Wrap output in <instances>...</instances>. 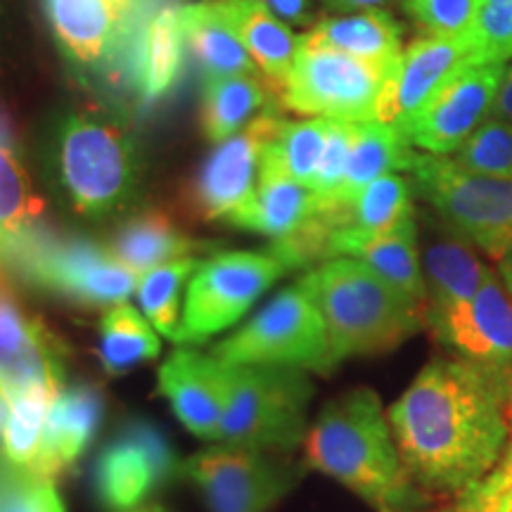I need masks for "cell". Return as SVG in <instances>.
I'll use <instances>...</instances> for the list:
<instances>
[{"label": "cell", "mask_w": 512, "mask_h": 512, "mask_svg": "<svg viewBox=\"0 0 512 512\" xmlns=\"http://www.w3.org/2000/svg\"><path fill=\"white\" fill-rule=\"evenodd\" d=\"M510 375L463 358H432L387 408L411 477L432 496H465L503 458Z\"/></svg>", "instance_id": "6da1fadb"}, {"label": "cell", "mask_w": 512, "mask_h": 512, "mask_svg": "<svg viewBox=\"0 0 512 512\" xmlns=\"http://www.w3.org/2000/svg\"><path fill=\"white\" fill-rule=\"evenodd\" d=\"M304 463L347 486L375 512H456L415 482L377 392L356 387L320 408Z\"/></svg>", "instance_id": "7a4b0ae2"}, {"label": "cell", "mask_w": 512, "mask_h": 512, "mask_svg": "<svg viewBox=\"0 0 512 512\" xmlns=\"http://www.w3.org/2000/svg\"><path fill=\"white\" fill-rule=\"evenodd\" d=\"M299 283L323 313L330 368L354 356L392 351L425 328V306L351 256L313 266Z\"/></svg>", "instance_id": "3957f363"}, {"label": "cell", "mask_w": 512, "mask_h": 512, "mask_svg": "<svg viewBox=\"0 0 512 512\" xmlns=\"http://www.w3.org/2000/svg\"><path fill=\"white\" fill-rule=\"evenodd\" d=\"M46 157L55 188L83 219H112L136 202L143 176L138 147L126 126L105 112L57 117Z\"/></svg>", "instance_id": "277c9868"}, {"label": "cell", "mask_w": 512, "mask_h": 512, "mask_svg": "<svg viewBox=\"0 0 512 512\" xmlns=\"http://www.w3.org/2000/svg\"><path fill=\"white\" fill-rule=\"evenodd\" d=\"M0 271L86 309L124 304L140 283L138 273L107 247L83 235H60L43 223L0 247Z\"/></svg>", "instance_id": "5b68a950"}, {"label": "cell", "mask_w": 512, "mask_h": 512, "mask_svg": "<svg viewBox=\"0 0 512 512\" xmlns=\"http://www.w3.org/2000/svg\"><path fill=\"white\" fill-rule=\"evenodd\" d=\"M219 444L290 456L309 434L313 382L294 366H226Z\"/></svg>", "instance_id": "8992f818"}, {"label": "cell", "mask_w": 512, "mask_h": 512, "mask_svg": "<svg viewBox=\"0 0 512 512\" xmlns=\"http://www.w3.org/2000/svg\"><path fill=\"white\" fill-rule=\"evenodd\" d=\"M408 174L415 195L479 252L498 261L512 247V178L479 174L425 152H418Z\"/></svg>", "instance_id": "52a82bcc"}, {"label": "cell", "mask_w": 512, "mask_h": 512, "mask_svg": "<svg viewBox=\"0 0 512 512\" xmlns=\"http://www.w3.org/2000/svg\"><path fill=\"white\" fill-rule=\"evenodd\" d=\"M226 366H294L330 373V342L323 313L302 283L285 287L233 335L211 347Z\"/></svg>", "instance_id": "ba28073f"}, {"label": "cell", "mask_w": 512, "mask_h": 512, "mask_svg": "<svg viewBox=\"0 0 512 512\" xmlns=\"http://www.w3.org/2000/svg\"><path fill=\"white\" fill-rule=\"evenodd\" d=\"M278 453L209 446L181 463V477L197 486L209 512H268L290 494L304 470Z\"/></svg>", "instance_id": "9c48e42d"}, {"label": "cell", "mask_w": 512, "mask_h": 512, "mask_svg": "<svg viewBox=\"0 0 512 512\" xmlns=\"http://www.w3.org/2000/svg\"><path fill=\"white\" fill-rule=\"evenodd\" d=\"M283 275L285 266L268 252H219L200 261L185 297V347H200L238 323Z\"/></svg>", "instance_id": "30bf717a"}, {"label": "cell", "mask_w": 512, "mask_h": 512, "mask_svg": "<svg viewBox=\"0 0 512 512\" xmlns=\"http://www.w3.org/2000/svg\"><path fill=\"white\" fill-rule=\"evenodd\" d=\"M394 69L377 67L330 48L302 46L283 86L285 110L306 117L337 121H370L384 83Z\"/></svg>", "instance_id": "8fae6325"}, {"label": "cell", "mask_w": 512, "mask_h": 512, "mask_svg": "<svg viewBox=\"0 0 512 512\" xmlns=\"http://www.w3.org/2000/svg\"><path fill=\"white\" fill-rule=\"evenodd\" d=\"M181 477L174 446L157 422L128 418L93 465V496L105 512H128Z\"/></svg>", "instance_id": "7c38bea8"}, {"label": "cell", "mask_w": 512, "mask_h": 512, "mask_svg": "<svg viewBox=\"0 0 512 512\" xmlns=\"http://www.w3.org/2000/svg\"><path fill=\"white\" fill-rule=\"evenodd\" d=\"M280 110H268L249 121L245 131L221 140L204 159L190 185L192 211L202 221H226L233 226L249 209L261 174V155L278 133Z\"/></svg>", "instance_id": "4fadbf2b"}, {"label": "cell", "mask_w": 512, "mask_h": 512, "mask_svg": "<svg viewBox=\"0 0 512 512\" xmlns=\"http://www.w3.org/2000/svg\"><path fill=\"white\" fill-rule=\"evenodd\" d=\"M505 64L508 62H465L401 128L408 143L425 155H456L465 140L489 119V110L501 88Z\"/></svg>", "instance_id": "5bb4252c"}, {"label": "cell", "mask_w": 512, "mask_h": 512, "mask_svg": "<svg viewBox=\"0 0 512 512\" xmlns=\"http://www.w3.org/2000/svg\"><path fill=\"white\" fill-rule=\"evenodd\" d=\"M425 325L451 356L512 375V297L496 271L486 275L475 297L427 316Z\"/></svg>", "instance_id": "9a60e30c"}, {"label": "cell", "mask_w": 512, "mask_h": 512, "mask_svg": "<svg viewBox=\"0 0 512 512\" xmlns=\"http://www.w3.org/2000/svg\"><path fill=\"white\" fill-rule=\"evenodd\" d=\"M0 384L15 396L29 387L60 392L67 384V347L0 283Z\"/></svg>", "instance_id": "2e32d148"}, {"label": "cell", "mask_w": 512, "mask_h": 512, "mask_svg": "<svg viewBox=\"0 0 512 512\" xmlns=\"http://www.w3.org/2000/svg\"><path fill=\"white\" fill-rule=\"evenodd\" d=\"M470 55L472 48L467 38H415L403 50L394 72L384 83L375 107V119L401 131L444 86L448 76L470 62Z\"/></svg>", "instance_id": "e0dca14e"}, {"label": "cell", "mask_w": 512, "mask_h": 512, "mask_svg": "<svg viewBox=\"0 0 512 512\" xmlns=\"http://www.w3.org/2000/svg\"><path fill=\"white\" fill-rule=\"evenodd\" d=\"M159 392L197 439L219 441L228 401L226 363L211 354L181 347L159 366Z\"/></svg>", "instance_id": "ac0fdd59"}, {"label": "cell", "mask_w": 512, "mask_h": 512, "mask_svg": "<svg viewBox=\"0 0 512 512\" xmlns=\"http://www.w3.org/2000/svg\"><path fill=\"white\" fill-rule=\"evenodd\" d=\"M55 43L76 69H93L124 46L138 0H41Z\"/></svg>", "instance_id": "d6986e66"}, {"label": "cell", "mask_w": 512, "mask_h": 512, "mask_svg": "<svg viewBox=\"0 0 512 512\" xmlns=\"http://www.w3.org/2000/svg\"><path fill=\"white\" fill-rule=\"evenodd\" d=\"M105 392L88 380L67 382L50 406L41 453L29 475L57 482V477L86 456L105 420Z\"/></svg>", "instance_id": "ffe728a7"}, {"label": "cell", "mask_w": 512, "mask_h": 512, "mask_svg": "<svg viewBox=\"0 0 512 512\" xmlns=\"http://www.w3.org/2000/svg\"><path fill=\"white\" fill-rule=\"evenodd\" d=\"M335 256H351V259L363 261L396 290L425 306L427 285L425 273H422L415 216L389 233H361L354 228H337L328 247V259H335Z\"/></svg>", "instance_id": "44dd1931"}, {"label": "cell", "mask_w": 512, "mask_h": 512, "mask_svg": "<svg viewBox=\"0 0 512 512\" xmlns=\"http://www.w3.org/2000/svg\"><path fill=\"white\" fill-rule=\"evenodd\" d=\"M422 273H425L427 302L425 318L465 304L484 285L489 268L479 259L470 242L439 221V233L422 245Z\"/></svg>", "instance_id": "7402d4cb"}, {"label": "cell", "mask_w": 512, "mask_h": 512, "mask_svg": "<svg viewBox=\"0 0 512 512\" xmlns=\"http://www.w3.org/2000/svg\"><path fill=\"white\" fill-rule=\"evenodd\" d=\"M107 249L131 271L147 273L192 254L214 252L216 245L192 238L162 209H140L119 223Z\"/></svg>", "instance_id": "603a6c76"}, {"label": "cell", "mask_w": 512, "mask_h": 512, "mask_svg": "<svg viewBox=\"0 0 512 512\" xmlns=\"http://www.w3.org/2000/svg\"><path fill=\"white\" fill-rule=\"evenodd\" d=\"M302 46L330 48L358 60L394 69L403 53V27L387 10H361L320 19L302 36Z\"/></svg>", "instance_id": "cb8c5ba5"}, {"label": "cell", "mask_w": 512, "mask_h": 512, "mask_svg": "<svg viewBox=\"0 0 512 512\" xmlns=\"http://www.w3.org/2000/svg\"><path fill=\"white\" fill-rule=\"evenodd\" d=\"M185 50L195 57L207 79L256 74V62L221 8V0L178 8Z\"/></svg>", "instance_id": "d4e9b609"}, {"label": "cell", "mask_w": 512, "mask_h": 512, "mask_svg": "<svg viewBox=\"0 0 512 512\" xmlns=\"http://www.w3.org/2000/svg\"><path fill=\"white\" fill-rule=\"evenodd\" d=\"M183 29L178 8L157 12L140 27L131 50V83L143 102H157L171 93L183 69Z\"/></svg>", "instance_id": "484cf974"}, {"label": "cell", "mask_w": 512, "mask_h": 512, "mask_svg": "<svg viewBox=\"0 0 512 512\" xmlns=\"http://www.w3.org/2000/svg\"><path fill=\"white\" fill-rule=\"evenodd\" d=\"M221 8L233 24L256 67L283 91L302 50V36H294L280 17H275L261 0H221Z\"/></svg>", "instance_id": "4316f807"}, {"label": "cell", "mask_w": 512, "mask_h": 512, "mask_svg": "<svg viewBox=\"0 0 512 512\" xmlns=\"http://www.w3.org/2000/svg\"><path fill=\"white\" fill-rule=\"evenodd\" d=\"M418 150L399 128L384 121H356L351 136L349 162L335 204H349L368 183L387 174L411 171Z\"/></svg>", "instance_id": "83f0119b"}, {"label": "cell", "mask_w": 512, "mask_h": 512, "mask_svg": "<svg viewBox=\"0 0 512 512\" xmlns=\"http://www.w3.org/2000/svg\"><path fill=\"white\" fill-rule=\"evenodd\" d=\"M318 209L320 200L309 185L294 181L275 169H261L254 200L245 214L233 223V228L278 240L309 221Z\"/></svg>", "instance_id": "f1b7e54d"}, {"label": "cell", "mask_w": 512, "mask_h": 512, "mask_svg": "<svg viewBox=\"0 0 512 512\" xmlns=\"http://www.w3.org/2000/svg\"><path fill=\"white\" fill-rule=\"evenodd\" d=\"M275 93H283L271 81H261L256 74L207 79L202 95V126L209 140L221 143L240 131L242 126L275 107Z\"/></svg>", "instance_id": "f546056e"}, {"label": "cell", "mask_w": 512, "mask_h": 512, "mask_svg": "<svg viewBox=\"0 0 512 512\" xmlns=\"http://www.w3.org/2000/svg\"><path fill=\"white\" fill-rule=\"evenodd\" d=\"M100 363L110 377L131 373L162 354L155 328L131 304H117L107 309L100 320Z\"/></svg>", "instance_id": "4dcf8cb0"}, {"label": "cell", "mask_w": 512, "mask_h": 512, "mask_svg": "<svg viewBox=\"0 0 512 512\" xmlns=\"http://www.w3.org/2000/svg\"><path fill=\"white\" fill-rule=\"evenodd\" d=\"M330 119L313 117L309 121H285L261 155V169H275L313 190L325 143H328Z\"/></svg>", "instance_id": "1f68e13d"}, {"label": "cell", "mask_w": 512, "mask_h": 512, "mask_svg": "<svg viewBox=\"0 0 512 512\" xmlns=\"http://www.w3.org/2000/svg\"><path fill=\"white\" fill-rule=\"evenodd\" d=\"M200 261L195 256L171 261L140 275L138 302L152 328L169 342L185 347V330L181 320V292L195 273Z\"/></svg>", "instance_id": "d6a6232c"}, {"label": "cell", "mask_w": 512, "mask_h": 512, "mask_svg": "<svg viewBox=\"0 0 512 512\" xmlns=\"http://www.w3.org/2000/svg\"><path fill=\"white\" fill-rule=\"evenodd\" d=\"M413 216V183L399 174H387L368 183L354 200L344 204L342 228L389 233Z\"/></svg>", "instance_id": "836d02e7"}, {"label": "cell", "mask_w": 512, "mask_h": 512, "mask_svg": "<svg viewBox=\"0 0 512 512\" xmlns=\"http://www.w3.org/2000/svg\"><path fill=\"white\" fill-rule=\"evenodd\" d=\"M57 392L48 387H29L10 396V415L5 422L0 451L12 467L31 472L38 453H41L46 420Z\"/></svg>", "instance_id": "e575fe53"}, {"label": "cell", "mask_w": 512, "mask_h": 512, "mask_svg": "<svg viewBox=\"0 0 512 512\" xmlns=\"http://www.w3.org/2000/svg\"><path fill=\"white\" fill-rule=\"evenodd\" d=\"M43 200L17 150L0 145V247L41 223Z\"/></svg>", "instance_id": "d590c367"}, {"label": "cell", "mask_w": 512, "mask_h": 512, "mask_svg": "<svg viewBox=\"0 0 512 512\" xmlns=\"http://www.w3.org/2000/svg\"><path fill=\"white\" fill-rule=\"evenodd\" d=\"M451 159L479 174L512 178V124L486 119Z\"/></svg>", "instance_id": "8d00e7d4"}, {"label": "cell", "mask_w": 512, "mask_h": 512, "mask_svg": "<svg viewBox=\"0 0 512 512\" xmlns=\"http://www.w3.org/2000/svg\"><path fill=\"white\" fill-rule=\"evenodd\" d=\"M0 512H67L57 482L17 470L0 451Z\"/></svg>", "instance_id": "74e56055"}, {"label": "cell", "mask_w": 512, "mask_h": 512, "mask_svg": "<svg viewBox=\"0 0 512 512\" xmlns=\"http://www.w3.org/2000/svg\"><path fill=\"white\" fill-rule=\"evenodd\" d=\"M403 8L425 36L467 38L477 24L482 0H403Z\"/></svg>", "instance_id": "f35d334b"}, {"label": "cell", "mask_w": 512, "mask_h": 512, "mask_svg": "<svg viewBox=\"0 0 512 512\" xmlns=\"http://www.w3.org/2000/svg\"><path fill=\"white\" fill-rule=\"evenodd\" d=\"M470 41V64L512 62V0H482Z\"/></svg>", "instance_id": "ab89813d"}, {"label": "cell", "mask_w": 512, "mask_h": 512, "mask_svg": "<svg viewBox=\"0 0 512 512\" xmlns=\"http://www.w3.org/2000/svg\"><path fill=\"white\" fill-rule=\"evenodd\" d=\"M351 136H354V124L351 121L330 119L328 143H325L323 159H320L316 181H313V192L318 195L320 209L335 207L337 192L342 188L344 171H347Z\"/></svg>", "instance_id": "60d3db41"}, {"label": "cell", "mask_w": 512, "mask_h": 512, "mask_svg": "<svg viewBox=\"0 0 512 512\" xmlns=\"http://www.w3.org/2000/svg\"><path fill=\"white\" fill-rule=\"evenodd\" d=\"M508 418H510V439H508V446H505V451H503V458L498 460V465L489 472V475H486V479H482V482L475 486V489H470L465 496L458 498L456 512L470 508V505L482 503L489 496H494V494H498V491L512 486V375H510Z\"/></svg>", "instance_id": "b9f144b4"}, {"label": "cell", "mask_w": 512, "mask_h": 512, "mask_svg": "<svg viewBox=\"0 0 512 512\" xmlns=\"http://www.w3.org/2000/svg\"><path fill=\"white\" fill-rule=\"evenodd\" d=\"M275 17H280L283 22L290 24H311L318 15V3L323 0H261Z\"/></svg>", "instance_id": "7bdbcfd3"}, {"label": "cell", "mask_w": 512, "mask_h": 512, "mask_svg": "<svg viewBox=\"0 0 512 512\" xmlns=\"http://www.w3.org/2000/svg\"><path fill=\"white\" fill-rule=\"evenodd\" d=\"M489 119H498V121H505V124H512V62L505 64L501 88H498L494 105H491L489 110Z\"/></svg>", "instance_id": "ee69618b"}, {"label": "cell", "mask_w": 512, "mask_h": 512, "mask_svg": "<svg viewBox=\"0 0 512 512\" xmlns=\"http://www.w3.org/2000/svg\"><path fill=\"white\" fill-rule=\"evenodd\" d=\"M403 3V0H323V5L337 15H347V12L361 10H384L387 5Z\"/></svg>", "instance_id": "f6af8a7d"}, {"label": "cell", "mask_w": 512, "mask_h": 512, "mask_svg": "<svg viewBox=\"0 0 512 512\" xmlns=\"http://www.w3.org/2000/svg\"><path fill=\"white\" fill-rule=\"evenodd\" d=\"M460 512H512V486H508V489L498 491V494L489 496L486 501L470 505V508H465Z\"/></svg>", "instance_id": "bcb514c9"}, {"label": "cell", "mask_w": 512, "mask_h": 512, "mask_svg": "<svg viewBox=\"0 0 512 512\" xmlns=\"http://www.w3.org/2000/svg\"><path fill=\"white\" fill-rule=\"evenodd\" d=\"M0 145L10 147V150H17V131H15V124H12L10 114L5 112V107H0Z\"/></svg>", "instance_id": "7dc6e473"}, {"label": "cell", "mask_w": 512, "mask_h": 512, "mask_svg": "<svg viewBox=\"0 0 512 512\" xmlns=\"http://www.w3.org/2000/svg\"><path fill=\"white\" fill-rule=\"evenodd\" d=\"M496 273H498V278L503 280L505 290H508L512 297V247L501 256V259L496 261Z\"/></svg>", "instance_id": "c3c4849f"}, {"label": "cell", "mask_w": 512, "mask_h": 512, "mask_svg": "<svg viewBox=\"0 0 512 512\" xmlns=\"http://www.w3.org/2000/svg\"><path fill=\"white\" fill-rule=\"evenodd\" d=\"M8 415H10V399H8V394H5L3 384H0V437H3V430H5V422H8Z\"/></svg>", "instance_id": "681fc988"}, {"label": "cell", "mask_w": 512, "mask_h": 512, "mask_svg": "<svg viewBox=\"0 0 512 512\" xmlns=\"http://www.w3.org/2000/svg\"><path fill=\"white\" fill-rule=\"evenodd\" d=\"M128 512H174V510H169V508H166L164 503H157V501H147V503L138 505V508H133V510H128Z\"/></svg>", "instance_id": "f907efd6"}, {"label": "cell", "mask_w": 512, "mask_h": 512, "mask_svg": "<svg viewBox=\"0 0 512 512\" xmlns=\"http://www.w3.org/2000/svg\"><path fill=\"white\" fill-rule=\"evenodd\" d=\"M0 283H3V271H0Z\"/></svg>", "instance_id": "816d5d0a"}]
</instances>
